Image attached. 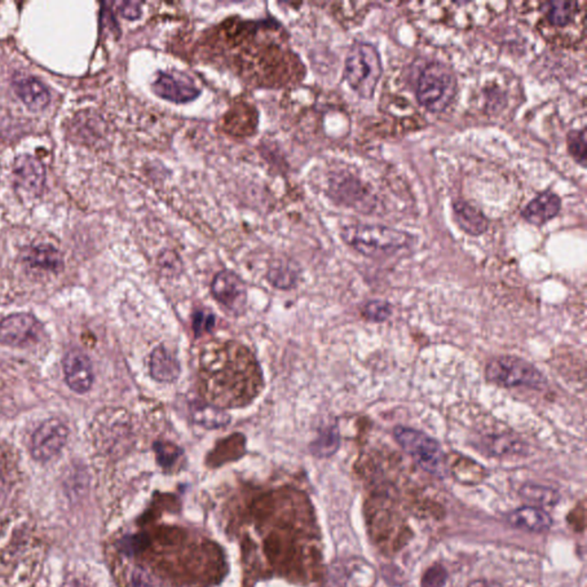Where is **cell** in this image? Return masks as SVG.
<instances>
[{
  "label": "cell",
  "instance_id": "6da1fadb",
  "mask_svg": "<svg viewBox=\"0 0 587 587\" xmlns=\"http://www.w3.org/2000/svg\"><path fill=\"white\" fill-rule=\"evenodd\" d=\"M342 238L349 246L368 258L395 254L412 242L409 233L381 225H350L343 229Z\"/></svg>",
  "mask_w": 587,
  "mask_h": 587
},
{
  "label": "cell",
  "instance_id": "7a4b0ae2",
  "mask_svg": "<svg viewBox=\"0 0 587 587\" xmlns=\"http://www.w3.org/2000/svg\"><path fill=\"white\" fill-rule=\"evenodd\" d=\"M457 94V77L449 66L432 61L422 68L417 81V98L430 112H442Z\"/></svg>",
  "mask_w": 587,
  "mask_h": 587
},
{
  "label": "cell",
  "instance_id": "3957f363",
  "mask_svg": "<svg viewBox=\"0 0 587 587\" xmlns=\"http://www.w3.org/2000/svg\"><path fill=\"white\" fill-rule=\"evenodd\" d=\"M344 74L357 94L370 98L382 75L381 57L377 48L369 43H355L348 53Z\"/></svg>",
  "mask_w": 587,
  "mask_h": 587
},
{
  "label": "cell",
  "instance_id": "277c9868",
  "mask_svg": "<svg viewBox=\"0 0 587 587\" xmlns=\"http://www.w3.org/2000/svg\"><path fill=\"white\" fill-rule=\"evenodd\" d=\"M395 440L427 473L443 478L448 473V459L442 447L432 437L412 428L397 427Z\"/></svg>",
  "mask_w": 587,
  "mask_h": 587
},
{
  "label": "cell",
  "instance_id": "5b68a950",
  "mask_svg": "<svg viewBox=\"0 0 587 587\" xmlns=\"http://www.w3.org/2000/svg\"><path fill=\"white\" fill-rule=\"evenodd\" d=\"M485 377L502 388H540L545 383L544 375L536 366L515 356H501L490 361Z\"/></svg>",
  "mask_w": 587,
  "mask_h": 587
},
{
  "label": "cell",
  "instance_id": "8992f818",
  "mask_svg": "<svg viewBox=\"0 0 587 587\" xmlns=\"http://www.w3.org/2000/svg\"><path fill=\"white\" fill-rule=\"evenodd\" d=\"M69 437V428L57 418L48 419L34 432L32 454L38 461L51 460L63 451Z\"/></svg>",
  "mask_w": 587,
  "mask_h": 587
},
{
  "label": "cell",
  "instance_id": "52a82bcc",
  "mask_svg": "<svg viewBox=\"0 0 587 587\" xmlns=\"http://www.w3.org/2000/svg\"><path fill=\"white\" fill-rule=\"evenodd\" d=\"M42 325L32 313L20 312L0 321V344L12 348H25L37 341Z\"/></svg>",
  "mask_w": 587,
  "mask_h": 587
},
{
  "label": "cell",
  "instance_id": "ba28073f",
  "mask_svg": "<svg viewBox=\"0 0 587 587\" xmlns=\"http://www.w3.org/2000/svg\"><path fill=\"white\" fill-rule=\"evenodd\" d=\"M211 293L220 306L232 315L240 316L247 306V288L244 281L231 271L219 272L211 284Z\"/></svg>",
  "mask_w": 587,
  "mask_h": 587
},
{
  "label": "cell",
  "instance_id": "9c48e42d",
  "mask_svg": "<svg viewBox=\"0 0 587 587\" xmlns=\"http://www.w3.org/2000/svg\"><path fill=\"white\" fill-rule=\"evenodd\" d=\"M154 94L171 103L185 104L197 99L200 90L191 78L185 74L161 72L153 83Z\"/></svg>",
  "mask_w": 587,
  "mask_h": 587
},
{
  "label": "cell",
  "instance_id": "30bf717a",
  "mask_svg": "<svg viewBox=\"0 0 587 587\" xmlns=\"http://www.w3.org/2000/svg\"><path fill=\"white\" fill-rule=\"evenodd\" d=\"M63 369L65 381L70 390L81 395L91 390L95 380L94 368L83 351L78 349L69 350L64 357Z\"/></svg>",
  "mask_w": 587,
  "mask_h": 587
},
{
  "label": "cell",
  "instance_id": "8fae6325",
  "mask_svg": "<svg viewBox=\"0 0 587 587\" xmlns=\"http://www.w3.org/2000/svg\"><path fill=\"white\" fill-rule=\"evenodd\" d=\"M330 192L337 200L354 207L356 209L368 210L369 213L375 207L372 202V193L360 180L352 176H339L329 184Z\"/></svg>",
  "mask_w": 587,
  "mask_h": 587
},
{
  "label": "cell",
  "instance_id": "7c38bea8",
  "mask_svg": "<svg viewBox=\"0 0 587 587\" xmlns=\"http://www.w3.org/2000/svg\"><path fill=\"white\" fill-rule=\"evenodd\" d=\"M13 175L17 187L30 194L38 196L43 192L46 182V170L37 157L30 156L17 157L13 167Z\"/></svg>",
  "mask_w": 587,
  "mask_h": 587
},
{
  "label": "cell",
  "instance_id": "4fadbf2b",
  "mask_svg": "<svg viewBox=\"0 0 587 587\" xmlns=\"http://www.w3.org/2000/svg\"><path fill=\"white\" fill-rule=\"evenodd\" d=\"M13 87L17 96L34 112L46 109L50 104L51 94L38 78L26 76L15 79Z\"/></svg>",
  "mask_w": 587,
  "mask_h": 587
},
{
  "label": "cell",
  "instance_id": "5bb4252c",
  "mask_svg": "<svg viewBox=\"0 0 587 587\" xmlns=\"http://www.w3.org/2000/svg\"><path fill=\"white\" fill-rule=\"evenodd\" d=\"M562 209V198L552 192H544L537 196L528 203L522 211V216L527 222L533 225H542L556 215Z\"/></svg>",
  "mask_w": 587,
  "mask_h": 587
},
{
  "label": "cell",
  "instance_id": "9a60e30c",
  "mask_svg": "<svg viewBox=\"0 0 587 587\" xmlns=\"http://www.w3.org/2000/svg\"><path fill=\"white\" fill-rule=\"evenodd\" d=\"M509 523L518 529L531 532H545L552 527L551 516L544 510L535 506H524L510 513Z\"/></svg>",
  "mask_w": 587,
  "mask_h": 587
},
{
  "label": "cell",
  "instance_id": "2e32d148",
  "mask_svg": "<svg viewBox=\"0 0 587 587\" xmlns=\"http://www.w3.org/2000/svg\"><path fill=\"white\" fill-rule=\"evenodd\" d=\"M541 11L547 24L554 28H563L575 21L581 8L575 0H552L542 3Z\"/></svg>",
  "mask_w": 587,
  "mask_h": 587
},
{
  "label": "cell",
  "instance_id": "e0dca14e",
  "mask_svg": "<svg viewBox=\"0 0 587 587\" xmlns=\"http://www.w3.org/2000/svg\"><path fill=\"white\" fill-rule=\"evenodd\" d=\"M149 369L154 380L158 382H174L180 373L179 361L166 347H157L152 352Z\"/></svg>",
  "mask_w": 587,
  "mask_h": 587
},
{
  "label": "cell",
  "instance_id": "ac0fdd59",
  "mask_svg": "<svg viewBox=\"0 0 587 587\" xmlns=\"http://www.w3.org/2000/svg\"><path fill=\"white\" fill-rule=\"evenodd\" d=\"M25 259L29 267L38 270L59 272L64 268L63 255L52 245L32 247L26 251Z\"/></svg>",
  "mask_w": 587,
  "mask_h": 587
},
{
  "label": "cell",
  "instance_id": "d6986e66",
  "mask_svg": "<svg viewBox=\"0 0 587 587\" xmlns=\"http://www.w3.org/2000/svg\"><path fill=\"white\" fill-rule=\"evenodd\" d=\"M454 216L459 227L471 236H481L488 229V219L470 203L458 200L453 203Z\"/></svg>",
  "mask_w": 587,
  "mask_h": 587
},
{
  "label": "cell",
  "instance_id": "ffe728a7",
  "mask_svg": "<svg viewBox=\"0 0 587 587\" xmlns=\"http://www.w3.org/2000/svg\"><path fill=\"white\" fill-rule=\"evenodd\" d=\"M520 497L529 506L553 507L560 501V493L555 489L545 485L525 484L520 490Z\"/></svg>",
  "mask_w": 587,
  "mask_h": 587
},
{
  "label": "cell",
  "instance_id": "44dd1931",
  "mask_svg": "<svg viewBox=\"0 0 587 587\" xmlns=\"http://www.w3.org/2000/svg\"><path fill=\"white\" fill-rule=\"evenodd\" d=\"M483 447L485 451L492 456H509V454H522L527 449L522 440L515 439L513 436L501 435L488 437L484 440Z\"/></svg>",
  "mask_w": 587,
  "mask_h": 587
},
{
  "label": "cell",
  "instance_id": "7402d4cb",
  "mask_svg": "<svg viewBox=\"0 0 587 587\" xmlns=\"http://www.w3.org/2000/svg\"><path fill=\"white\" fill-rule=\"evenodd\" d=\"M193 419L198 426L205 428H222L231 420L224 410L211 405H198L193 410Z\"/></svg>",
  "mask_w": 587,
  "mask_h": 587
},
{
  "label": "cell",
  "instance_id": "603a6c76",
  "mask_svg": "<svg viewBox=\"0 0 587 587\" xmlns=\"http://www.w3.org/2000/svg\"><path fill=\"white\" fill-rule=\"evenodd\" d=\"M452 474L459 482L466 484H476L483 479L484 471L482 467L478 463L470 460V459H463V461L453 463Z\"/></svg>",
  "mask_w": 587,
  "mask_h": 587
},
{
  "label": "cell",
  "instance_id": "cb8c5ba5",
  "mask_svg": "<svg viewBox=\"0 0 587 587\" xmlns=\"http://www.w3.org/2000/svg\"><path fill=\"white\" fill-rule=\"evenodd\" d=\"M567 141L569 153L582 167H586V130L569 132Z\"/></svg>",
  "mask_w": 587,
  "mask_h": 587
},
{
  "label": "cell",
  "instance_id": "d4e9b609",
  "mask_svg": "<svg viewBox=\"0 0 587 587\" xmlns=\"http://www.w3.org/2000/svg\"><path fill=\"white\" fill-rule=\"evenodd\" d=\"M339 434L337 430H330L320 437V440L313 445V453L318 457H329L337 452L339 448Z\"/></svg>",
  "mask_w": 587,
  "mask_h": 587
},
{
  "label": "cell",
  "instance_id": "484cf974",
  "mask_svg": "<svg viewBox=\"0 0 587 587\" xmlns=\"http://www.w3.org/2000/svg\"><path fill=\"white\" fill-rule=\"evenodd\" d=\"M392 307L386 301H370L364 307L363 315L366 319L373 322H383L390 319Z\"/></svg>",
  "mask_w": 587,
  "mask_h": 587
},
{
  "label": "cell",
  "instance_id": "4316f807",
  "mask_svg": "<svg viewBox=\"0 0 587 587\" xmlns=\"http://www.w3.org/2000/svg\"><path fill=\"white\" fill-rule=\"evenodd\" d=\"M448 580V572L440 564H435L422 577L421 587H443Z\"/></svg>",
  "mask_w": 587,
  "mask_h": 587
},
{
  "label": "cell",
  "instance_id": "83f0119b",
  "mask_svg": "<svg viewBox=\"0 0 587 587\" xmlns=\"http://www.w3.org/2000/svg\"><path fill=\"white\" fill-rule=\"evenodd\" d=\"M158 462L162 467H171L179 457V449L172 444H157Z\"/></svg>",
  "mask_w": 587,
  "mask_h": 587
},
{
  "label": "cell",
  "instance_id": "f1b7e54d",
  "mask_svg": "<svg viewBox=\"0 0 587 587\" xmlns=\"http://www.w3.org/2000/svg\"><path fill=\"white\" fill-rule=\"evenodd\" d=\"M132 587H153L152 578L144 568L136 567L131 575Z\"/></svg>",
  "mask_w": 587,
  "mask_h": 587
},
{
  "label": "cell",
  "instance_id": "f546056e",
  "mask_svg": "<svg viewBox=\"0 0 587 587\" xmlns=\"http://www.w3.org/2000/svg\"><path fill=\"white\" fill-rule=\"evenodd\" d=\"M160 264L163 270H166L169 275H174V273H178L179 271L180 260L171 251L161 256Z\"/></svg>",
  "mask_w": 587,
  "mask_h": 587
},
{
  "label": "cell",
  "instance_id": "4dcf8cb0",
  "mask_svg": "<svg viewBox=\"0 0 587 587\" xmlns=\"http://www.w3.org/2000/svg\"><path fill=\"white\" fill-rule=\"evenodd\" d=\"M145 544H147V540L144 536H135L131 537L130 541L123 542V549L132 555L144 549Z\"/></svg>",
  "mask_w": 587,
  "mask_h": 587
},
{
  "label": "cell",
  "instance_id": "1f68e13d",
  "mask_svg": "<svg viewBox=\"0 0 587 587\" xmlns=\"http://www.w3.org/2000/svg\"><path fill=\"white\" fill-rule=\"evenodd\" d=\"M122 16L129 20H136L141 15L140 5L138 3H123L120 7Z\"/></svg>",
  "mask_w": 587,
  "mask_h": 587
},
{
  "label": "cell",
  "instance_id": "d6a6232c",
  "mask_svg": "<svg viewBox=\"0 0 587 587\" xmlns=\"http://www.w3.org/2000/svg\"><path fill=\"white\" fill-rule=\"evenodd\" d=\"M468 587H491L488 584L487 582L484 581H474L471 582Z\"/></svg>",
  "mask_w": 587,
  "mask_h": 587
}]
</instances>
